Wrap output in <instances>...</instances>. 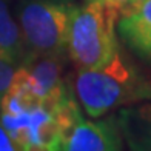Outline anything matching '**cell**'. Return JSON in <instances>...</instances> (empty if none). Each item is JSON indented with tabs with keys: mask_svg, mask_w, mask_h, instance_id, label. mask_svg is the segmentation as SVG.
<instances>
[{
	"mask_svg": "<svg viewBox=\"0 0 151 151\" xmlns=\"http://www.w3.org/2000/svg\"><path fill=\"white\" fill-rule=\"evenodd\" d=\"M74 90L85 113L100 117L113 108L151 99V80L129 65L117 50L105 65L79 70Z\"/></svg>",
	"mask_w": 151,
	"mask_h": 151,
	"instance_id": "1",
	"label": "cell"
},
{
	"mask_svg": "<svg viewBox=\"0 0 151 151\" xmlns=\"http://www.w3.org/2000/svg\"><path fill=\"white\" fill-rule=\"evenodd\" d=\"M119 11L105 6L99 0H86L80 8H76L66 51L77 70L99 68L113 59L117 52L116 22Z\"/></svg>",
	"mask_w": 151,
	"mask_h": 151,
	"instance_id": "2",
	"label": "cell"
},
{
	"mask_svg": "<svg viewBox=\"0 0 151 151\" xmlns=\"http://www.w3.org/2000/svg\"><path fill=\"white\" fill-rule=\"evenodd\" d=\"M76 8L68 0H23L19 8V23L29 54L62 56L66 51Z\"/></svg>",
	"mask_w": 151,
	"mask_h": 151,
	"instance_id": "3",
	"label": "cell"
},
{
	"mask_svg": "<svg viewBox=\"0 0 151 151\" xmlns=\"http://www.w3.org/2000/svg\"><path fill=\"white\" fill-rule=\"evenodd\" d=\"M123 136L116 117L88 122L79 119L60 143L65 151H116L120 150Z\"/></svg>",
	"mask_w": 151,
	"mask_h": 151,
	"instance_id": "4",
	"label": "cell"
},
{
	"mask_svg": "<svg viewBox=\"0 0 151 151\" xmlns=\"http://www.w3.org/2000/svg\"><path fill=\"white\" fill-rule=\"evenodd\" d=\"M119 32L133 51L151 62V0H136L123 9Z\"/></svg>",
	"mask_w": 151,
	"mask_h": 151,
	"instance_id": "5",
	"label": "cell"
},
{
	"mask_svg": "<svg viewBox=\"0 0 151 151\" xmlns=\"http://www.w3.org/2000/svg\"><path fill=\"white\" fill-rule=\"evenodd\" d=\"M116 119L129 148L151 151V102L123 108Z\"/></svg>",
	"mask_w": 151,
	"mask_h": 151,
	"instance_id": "6",
	"label": "cell"
},
{
	"mask_svg": "<svg viewBox=\"0 0 151 151\" xmlns=\"http://www.w3.org/2000/svg\"><path fill=\"white\" fill-rule=\"evenodd\" d=\"M0 54L17 66L29 56L20 26L12 19L5 0H0Z\"/></svg>",
	"mask_w": 151,
	"mask_h": 151,
	"instance_id": "7",
	"label": "cell"
},
{
	"mask_svg": "<svg viewBox=\"0 0 151 151\" xmlns=\"http://www.w3.org/2000/svg\"><path fill=\"white\" fill-rule=\"evenodd\" d=\"M16 70H17V65H14L12 62H9L0 54V100H2L3 94L8 91Z\"/></svg>",
	"mask_w": 151,
	"mask_h": 151,
	"instance_id": "8",
	"label": "cell"
},
{
	"mask_svg": "<svg viewBox=\"0 0 151 151\" xmlns=\"http://www.w3.org/2000/svg\"><path fill=\"white\" fill-rule=\"evenodd\" d=\"M19 150L16 147V143L12 142V139L9 137L8 131H6L5 125L0 120V151H16Z\"/></svg>",
	"mask_w": 151,
	"mask_h": 151,
	"instance_id": "9",
	"label": "cell"
},
{
	"mask_svg": "<svg viewBox=\"0 0 151 151\" xmlns=\"http://www.w3.org/2000/svg\"><path fill=\"white\" fill-rule=\"evenodd\" d=\"M99 2H102L105 6H109L113 9H117L120 12L123 9H127L129 5H133L136 0H99Z\"/></svg>",
	"mask_w": 151,
	"mask_h": 151,
	"instance_id": "10",
	"label": "cell"
}]
</instances>
